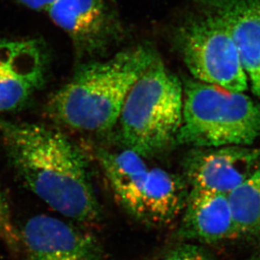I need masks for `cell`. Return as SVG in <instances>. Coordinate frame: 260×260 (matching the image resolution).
<instances>
[{
    "label": "cell",
    "instance_id": "6da1fadb",
    "mask_svg": "<svg viewBox=\"0 0 260 260\" xmlns=\"http://www.w3.org/2000/svg\"><path fill=\"white\" fill-rule=\"evenodd\" d=\"M0 137L13 168L40 199L72 220H98L88 158L70 138L42 124L2 118Z\"/></svg>",
    "mask_w": 260,
    "mask_h": 260
},
{
    "label": "cell",
    "instance_id": "7a4b0ae2",
    "mask_svg": "<svg viewBox=\"0 0 260 260\" xmlns=\"http://www.w3.org/2000/svg\"><path fill=\"white\" fill-rule=\"evenodd\" d=\"M156 57L148 47L138 46L84 62L49 99L47 116L72 130L108 133L117 124L131 88Z\"/></svg>",
    "mask_w": 260,
    "mask_h": 260
},
{
    "label": "cell",
    "instance_id": "3957f363",
    "mask_svg": "<svg viewBox=\"0 0 260 260\" xmlns=\"http://www.w3.org/2000/svg\"><path fill=\"white\" fill-rule=\"evenodd\" d=\"M184 105L183 84L158 57L131 88L118 123L126 148L147 157L176 143Z\"/></svg>",
    "mask_w": 260,
    "mask_h": 260
},
{
    "label": "cell",
    "instance_id": "277c9868",
    "mask_svg": "<svg viewBox=\"0 0 260 260\" xmlns=\"http://www.w3.org/2000/svg\"><path fill=\"white\" fill-rule=\"evenodd\" d=\"M176 143L197 148L251 146L260 138V106L244 93L184 81Z\"/></svg>",
    "mask_w": 260,
    "mask_h": 260
},
{
    "label": "cell",
    "instance_id": "5b68a950",
    "mask_svg": "<svg viewBox=\"0 0 260 260\" xmlns=\"http://www.w3.org/2000/svg\"><path fill=\"white\" fill-rule=\"evenodd\" d=\"M176 44L194 80L237 93L247 90L248 78L238 47L216 13L208 10L186 20L177 31Z\"/></svg>",
    "mask_w": 260,
    "mask_h": 260
},
{
    "label": "cell",
    "instance_id": "8992f818",
    "mask_svg": "<svg viewBox=\"0 0 260 260\" xmlns=\"http://www.w3.org/2000/svg\"><path fill=\"white\" fill-rule=\"evenodd\" d=\"M48 70L37 40L0 39V113L18 111L43 87Z\"/></svg>",
    "mask_w": 260,
    "mask_h": 260
},
{
    "label": "cell",
    "instance_id": "52a82bcc",
    "mask_svg": "<svg viewBox=\"0 0 260 260\" xmlns=\"http://www.w3.org/2000/svg\"><path fill=\"white\" fill-rule=\"evenodd\" d=\"M47 12L80 58L104 52L119 33L116 14L106 0H57Z\"/></svg>",
    "mask_w": 260,
    "mask_h": 260
},
{
    "label": "cell",
    "instance_id": "ba28073f",
    "mask_svg": "<svg viewBox=\"0 0 260 260\" xmlns=\"http://www.w3.org/2000/svg\"><path fill=\"white\" fill-rule=\"evenodd\" d=\"M25 260H106L94 236L74 224L39 215L20 233Z\"/></svg>",
    "mask_w": 260,
    "mask_h": 260
},
{
    "label": "cell",
    "instance_id": "9c48e42d",
    "mask_svg": "<svg viewBox=\"0 0 260 260\" xmlns=\"http://www.w3.org/2000/svg\"><path fill=\"white\" fill-rule=\"evenodd\" d=\"M260 148L250 146L197 148L184 161L191 188L231 194L260 166Z\"/></svg>",
    "mask_w": 260,
    "mask_h": 260
},
{
    "label": "cell",
    "instance_id": "30bf717a",
    "mask_svg": "<svg viewBox=\"0 0 260 260\" xmlns=\"http://www.w3.org/2000/svg\"><path fill=\"white\" fill-rule=\"evenodd\" d=\"M181 233L185 238L205 243L240 237L229 196L191 188L183 209Z\"/></svg>",
    "mask_w": 260,
    "mask_h": 260
},
{
    "label": "cell",
    "instance_id": "8fae6325",
    "mask_svg": "<svg viewBox=\"0 0 260 260\" xmlns=\"http://www.w3.org/2000/svg\"><path fill=\"white\" fill-rule=\"evenodd\" d=\"M231 30L253 93L260 99V0H200Z\"/></svg>",
    "mask_w": 260,
    "mask_h": 260
},
{
    "label": "cell",
    "instance_id": "7c38bea8",
    "mask_svg": "<svg viewBox=\"0 0 260 260\" xmlns=\"http://www.w3.org/2000/svg\"><path fill=\"white\" fill-rule=\"evenodd\" d=\"M96 157L120 205L141 220L142 198L149 171L143 157L128 148L121 152L99 148Z\"/></svg>",
    "mask_w": 260,
    "mask_h": 260
},
{
    "label": "cell",
    "instance_id": "4fadbf2b",
    "mask_svg": "<svg viewBox=\"0 0 260 260\" xmlns=\"http://www.w3.org/2000/svg\"><path fill=\"white\" fill-rule=\"evenodd\" d=\"M187 196L179 177L158 168L149 169L142 198L141 221L155 226L171 223L183 211Z\"/></svg>",
    "mask_w": 260,
    "mask_h": 260
},
{
    "label": "cell",
    "instance_id": "5bb4252c",
    "mask_svg": "<svg viewBox=\"0 0 260 260\" xmlns=\"http://www.w3.org/2000/svg\"><path fill=\"white\" fill-rule=\"evenodd\" d=\"M229 198L240 235L260 236V166Z\"/></svg>",
    "mask_w": 260,
    "mask_h": 260
},
{
    "label": "cell",
    "instance_id": "9a60e30c",
    "mask_svg": "<svg viewBox=\"0 0 260 260\" xmlns=\"http://www.w3.org/2000/svg\"><path fill=\"white\" fill-rule=\"evenodd\" d=\"M0 238L12 248H17L21 244L20 233L13 224L7 200L0 187Z\"/></svg>",
    "mask_w": 260,
    "mask_h": 260
},
{
    "label": "cell",
    "instance_id": "2e32d148",
    "mask_svg": "<svg viewBox=\"0 0 260 260\" xmlns=\"http://www.w3.org/2000/svg\"><path fill=\"white\" fill-rule=\"evenodd\" d=\"M165 260H211L196 246L185 245L174 249Z\"/></svg>",
    "mask_w": 260,
    "mask_h": 260
},
{
    "label": "cell",
    "instance_id": "e0dca14e",
    "mask_svg": "<svg viewBox=\"0 0 260 260\" xmlns=\"http://www.w3.org/2000/svg\"><path fill=\"white\" fill-rule=\"evenodd\" d=\"M25 7L36 11H47L57 0H17Z\"/></svg>",
    "mask_w": 260,
    "mask_h": 260
},
{
    "label": "cell",
    "instance_id": "ac0fdd59",
    "mask_svg": "<svg viewBox=\"0 0 260 260\" xmlns=\"http://www.w3.org/2000/svg\"><path fill=\"white\" fill-rule=\"evenodd\" d=\"M251 260H260V255L258 256V257H255V258H253V259Z\"/></svg>",
    "mask_w": 260,
    "mask_h": 260
}]
</instances>
